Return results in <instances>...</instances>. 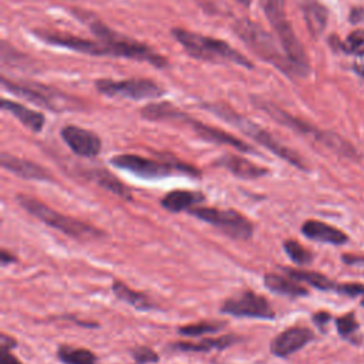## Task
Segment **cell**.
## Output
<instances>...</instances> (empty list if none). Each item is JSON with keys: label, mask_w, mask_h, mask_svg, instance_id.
Returning a JSON list of instances; mask_svg holds the SVG:
<instances>
[{"label": "cell", "mask_w": 364, "mask_h": 364, "mask_svg": "<svg viewBox=\"0 0 364 364\" xmlns=\"http://www.w3.org/2000/svg\"><path fill=\"white\" fill-rule=\"evenodd\" d=\"M74 13L88 26V28L95 34L98 41H101L107 47L109 55L145 61L158 68H164L168 65V60L164 55L158 54L155 50H152L149 46L114 31L91 13H84L78 10H75Z\"/></svg>", "instance_id": "obj_1"}, {"label": "cell", "mask_w": 364, "mask_h": 364, "mask_svg": "<svg viewBox=\"0 0 364 364\" xmlns=\"http://www.w3.org/2000/svg\"><path fill=\"white\" fill-rule=\"evenodd\" d=\"M266 18L273 27L283 54L290 63L294 75L306 77L310 73V63L303 44L297 38L286 13V0H260Z\"/></svg>", "instance_id": "obj_2"}, {"label": "cell", "mask_w": 364, "mask_h": 364, "mask_svg": "<svg viewBox=\"0 0 364 364\" xmlns=\"http://www.w3.org/2000/svg\"><path fill=\"white\" fill-rule=\"evenodd\" d=\"M172 36L192 58L219 64L229 63L246 68H253V63L246 55L239 53L223 40L203 36L181 27L172 28Z\"/></svg>", "instance_id": "obj_3"}, {"label": "cell", "mask_w": 364, "mask_h": 364, "mask_svg": "<svg viewBox=\"0 0 364 364\" xmlns=\"http://www.w3.org/2000/svg\"><path fill=\"white\" fill-rule=\"evenodd\" d=\"M141 115L145 119H151V121H172V122H181L182 125L189 127L191 129H193L200 138H203L205 141L213 142V144H223V145H229L240 152H252V154H257L250 145H247L246 142H243L242 139L236 138L232 134H228L219 128L210 127L208 124H203L192 117H189L186 112L178 109L176 107H173L169 102H156V104H149L145 105L141 109Z\"/></svg>", "instance_id": "obj_4"}, {"label": "cell", "mask_w": 364, "mask_h": 364, "mask_svg": "<svg viewBox=\"0 0 364 364\" xmlns=\"http://www.w3.org/2000/svg\"><path fill=\"white\" fill-rule=\"evenodd\" d=\"M203 107L206 109H209L210 112H213L215 115H218L219 118H222L223 121L229 122L230 125L236 127L237 129H240L243 134H246L247 136H250L253 141H256L257 144H260L262 146H264L266 149H269L270 152H273L274 155H277L279 158L284 159L286 162H289L290 165L306 171L307 166L304 164V161L299 156L297 152H294L293 149L282 145L276 138H273L272 134H269L266 129H263L262 127H259L256 122L250 121L249 118L243 117L242 114L236 112L232 107H229L228 104L223 102H210V104H203Z\"/></svg>", "instance_id": "obj_5"}, {"label": "cell", "mask_w": 364, "mask_h": 364, "mask_svg": "<svg viewBox=\"0 0 364 364\" xmlns=\"http://www.w3.org/2000/svg\"><path fill=\"white\" fill-rule=\"evenodd\" d=\"M252 100V104L264 111L269 117H272L274 121H277L279 124L293 129L294 132H299L301 135H307V136H311L314 138L316 141L324 144L327 148L344 155V156H350V158H355L357 156V152L355 149L346 141L343 139L340 135L334 134V132H328V131H321V129H317L316 127L290 115L289 112L283 111L282 108H279L277 105H274L273 102H269L260 97H256V95H252L250 97Z\"/></svg>", "instance_id": "obj_6"}, {"label": "cell", "mask_w": 364, "mask_h": 364, "mask_svg": "<svg viewBox=\"0 0 364 364\" xmlns=\"http://www.w3.org/2000/svg\"><path fill=\"white\" fill-rule=\"evenodd\" d=\"M17 202L33 216L40 219L43 223L61 230L63 233L78 239V240H91L102 236V232L82 220L63 215L48 205L40 202L38 199L28 195H17Z\"/></svg>", "instance_id": "obj_7"}, {"label": "cell", "mask_w": 364, "mask_h": 364, "mask_svg": "<svg viewBox=\"0 0 364 364\" xmlns=\"http://www.w3.org/2000/svg\"><path fill=\"white\" fill-rule=\"evenodd\" d=\"M236 36L262 60L274 65L287 75H294V71L286 55L279 51L270 34L257 23L249 18H239L233 24Z\"/></svg>", "instance_id": "obj_8"}, {"label": "cell", "mask_w": 364, "mask_h": 364, "mask_svg": "<svg viewBox=\"0 0 364 364\" xmlns=\"http://www.w3.org/2000/svg\"><path fill=\"white\" fill-rule=\"evenodd\" d=\"M1 85L11 94L28 100L51 111H65L80 107L78 100L65 95L58 90H53L50 87L40 85L36 82H18L7 77H1Z\"/></svg>", "instance_id": "obj_9"}, {"label": "cell", "mask_w": 364, "mask_h": 364, "mask_svg": "<svg viewBox=\"0 0 364 364\" xmlns=\"http://www.w3.org/2000/svg\"><path fill=\"white\" fill-rule=\"evenodd\" d=\"M109 162L121 169L127 171L142 179H158L165 178L173 172H183L189 175H198V169L186 164H175V162H161L151 158H144L132 154H121L109 159Z\"/></svg>", "instance_id": "obj_10"}, {"label": "cell", "mask_w": 364, "mask_h": 364, "mask_svg": "<svg viewBox=\"0 0 364 364\" xmlns=\"http://www.w3.org/2000/svg\"><path fill=\"white\" fill-rule=\"evenodd\" d=\"M192 216L215 226L222 233L233 239L246 240L253 233L252 222L242 213L233 209H215V208H192L188 210Z\"/></svg>", "instance_id": "obj_11"}, {"label": "cell", "mask_w": 364, "mask_h": 364, "mask_svg": "<svg viewBox=\"0 0 364 364\" xmlns=\"http://www.w3.org/2000/svg\"><path fill=\"white\" fill-rule=\"evenodd\" d=\"M98 92L108 97H121L128 100H154L165 94V90L152 80L129 78V80H107L95 81Z\"/></svg>", "instance_id": "obj_12"}, {"label": "cell", "mask_w": 364, "mask_h": 364, "mask_svg": "<svg viewBox=\"0 0 364 364\" xmlns=\"http://www.w3.org/2000/svg\"><path fill=\"white\" fill-rule=\"evenodd\" d=\"M220 310L222 313L235 317H252L263 320L274 318V311L267 299L252 290H245L226 299L220 306Z\"/></svg>", "instance_id": "obj_13"}, {"label": "cell", "mask_w": 364, "mask_h": 364, "mask_svg": "<svg viewBox=\"0 0 364 364\" xmlns=\"http://www.w3.org/2000/svg\"><path fill=\"white\" fill-rule=\"evenodd\" d=\"M37 38L51 46H58L68 48L71 51H77L88 55H109L107 47L101 41H92L84 37H77L73 34L61 33V31H50V30H34L33 31Z\"/></svg>", "instance_id": "obj_14"}, {"label": "cell", "mask_w": 364, "mask_h": 364, "mask_svg": "<svg viewBox=\"0 0 364 364\" xmlns=\"http://www.w3.org/2000/svg\"><path fill=\"white\" fill-rule=\"evenodd\" d=\"M61 138L74 154L84 158H94L101 151L100 136L90 129L77 125H65L61 129Z\"/></svg>", "instance_id": "obj_15"}, {"label": "cell", "mask_w": 364, "mask_h": 364, "mask_svg": "<svg viewBox=\"0 0 364 364\" xmlns=\"http://www.w3.org/2000/svg\"><path fill=\"white\" fill-rule=\"evenodd\" d=\"M313 337L314 334L310 328L294 326L277 334V337L270 344V350L274 355L286 358L303 348L307 343L313 340Z\"/></svg>", "instance_id": "obj_16"}, {"label": "cell", "mask_w": 364, "mask_h": 364, "mask_svg": "<svg viewBox=\"0 0 364 364\" xmlns=\"http://www.w3.org/2000/svg\"><path fill=\"white\" fill-rule=\"evenodd\" d=\"M0 162L4 169L18 175L20 178L34 179V181H53L51 173L46 168L40 166L36 162L14 156L11 154L3 152L0 156Z\"/></svg>", "instance_id": "obj_17"}, {"label": "cell", "mask_w": 364, "mask_h": 364, "mask_svg": "<svg viewBox=\"0 0 364 364\" xmlns=\"http://www.w3.org/2000/svg\"><path fill=\"white\" fill-rule=\"evenodd\" d=\"M216 165L228 169L237 178H243V179H256V178H260L267 173L266 168H262V166L250 162L249 159L235 155V154H226V155L220 156L216 161Z\"/></svg>", "instance_id": "obj_18"}, {"label": "cell", "mask_w": 364, "mask_h": 364, "mask_svg": "<svg viewBox=\"0 0 364 364\" xmlns=\"http://www.w3.org/2000/svg\"><path fill=\"white\" fill-rule=\"evenodd\" d=\"M301 232L306 237L321 243L343 245L347 242L344 232L320 220H306L301 226Z\"/></svg>", "instance_id": "obj_19"}, {"label": "cell", "mask_w": 364, "mask_h": 364, "mask_svg": "<svg viewBox=\"0 0 364 364\" xmlns=\"http://www.w3.org/2000/svg\"><path fill=\"white\" fill-rule=\"evenodd\" d=\"M1 109L9 111L11 115H14L24 127H27L30 131L33 132H40L44 127L46 118L43 114L20 104V102H14L10 100L3 98L1 100Z\"/></svg>", "instance_id": "obj_20"}, {"label": "cell", "mask_w": 364, "mask_h": 364, "mask_svg": "<svg viewBox=\"0 0 364 364\" xmlns=\"http://www.w3.org/2000/svg\"><path fill=\"white\" fill-rule=\"evenodd\" d=\"M264 286L277 294L287 296V297H300L306 296L307 290L297 280L290 276H282L276 273H266L264 274Z\"/></svg>", "instance_id": "obj_21"}, {"label": "cell", "mask_w": 364, "mask_h": 364, "mask_svg": "<svg viewBox=\"0 0 364 364\" xmlns=\"http://www.w3.org/2000/svg\"><path fill=\"white\" fill-rule=\"evenodd\" d=\"M239 338L232 336V334H228V336H220V337H216V338H205V340H200L198 343H188V341H178V343H173L171 344V347L173 350H178V351H191V353H203V351H212V350H223V348H228L229 346L237 343Z\"/></svg>", "instance_id": "obj_22"}, {"label": "cell", "mask_w": 364, "mask_h": 364, "mask_svg": "<svg viewBox=\"0 0 364 364\" xmlns=\"http://www.w3.org/2000/svg\"><path fill=\"white\" fill-rule=\"evenodd\" d=\"M203 199H205V196L199 192L172 191L162 198L161 205L166 210L178 213V212L186 210V209H192V206H195L196 203H200Z\"/></svg>", "instance_id": "obj_23"}, {"label": "cell", "mask_w": 364, "mask_h": 364, "mask_svg": "<svg viewBox=\"0 0 364 364\" xmlns=\"http://www.w3.org/2000/svg\"><path fill=\"white\" fill-rule=\"evenodd\" d=\"M303 16L306 20V26L313 37H318L327 23V10L316 0H306L303 3Z\"/></svg>", "instance_id": "obj_24"}, {"label": "cell", "mask_w": 364, "mask_h": 364, "mask_svg": "<svg viewBox=\"0 0 364 364\" xmlns=\"http://www.w3.org/2000/svg\"><path fill=\"white\" fill-rule=\"evenodd\" d=\"M112 293L122 301L131 304L132 307L138 310H149L154 307L149 297L141 291H135L131 287H128L125 283L119 280H114L112 283Z\"/></svg>", "instance_id": "obj_25"}, {"label": "cell", "mask_w": 364, "mask_h": 364, "mask_svg": "<svg viewBox=\"0 0 364 364\" xmlns=\"http://www.w3.org/2000/svg\"><path fill=\"white\" fill-rule=\"evenodd\" d=\"M283 272L293 277L297 282H304L318 290H336L338 284L331 282L328 277H326L321 273L310 272V270H300V269H290V267H282Z\"/></svg>", "instance_id": "obj_26"}, {"label": "cell", "mask_w": 364, "mask_h": 364, "mask_svg": "<svg viewBox=\"0 0 364 364\" xmlns=\"http://www.w3.org/2000/svg\"><path fill=\"white\" fill-rule=\"evenodd\" d=\"M58 360L64 364H95L97 355L81 347H73V346H60L57 350Z\"/></svg>", "instance_id": "obj_27"}, {"label": "cell", "mask_w": 364, "mask_h": 364, "mask_svg": "<svg viewBox=\"0 0 364 364\" xmlns=\"http://www.w3.org/2000/svg\"><path fill=\"white\" fill-rule=\"evenodd\" d=\"M90 178L97 182L100 186L114 192L115 195L124 198V199H131V192L128 186H125L119 179H117L114 175H111L105 169H94L90 172Z\"/></svg>", "instance_id": "obj_28"}, {"label": "cell", "mask_w": 364, "mask_h": 364, "mask_svg": "<svg viewBox=\"0 0 364 364\" xmlns=\"http://www.w3.org/2000/svg\"><path fill=\"white\" fill-rule=\"evenodd\" d=\"M223 327H225L223 321H202V323H195V324H188V326L179 327L178 333L182 336H188V337H198L202 334L216 333Z\"/></svg>", "instance_id": "obj_29"}, {"label": "cell", "mask_w": 364, "mask_h": 364, "mask_svg": "<svg viewBox=\"0 0 364 364\" xmlns=\"http://www.w3.org/2000/svg\"><path fill=\"white\" fill-rule=\"evenodd\" d=\"M283 249L296 264L303 266L311 262V253L296 240H286L283 243Z\"/></svg>", "instance_id": "obj_30"}, {"label": "cell", "mask_w": 364, "mask_h": 364, "mask_svg": "<svg viewBox=\"0 0 364 364\" xmlns=\"http://www.w3.org/2000/svg\"><path fill=\"white\" fill-rule=\"evenodd\" d=\"M336 324H337L338 333L343 337H350L358 328V323H357V320H355L353 313H347V314L338 317L336 320Z\"/></svg>", "instance_id": "obj_31"}, {"label": "cell", "mask_w": 364, "mask_h": 364, "mask_svg": "<svg viewBox=\"0 0 364 364\" xmlns=\"http://www.w3.org/2000/svg\"><path fill=\"white\" fill-rule=\"evenodd\" d=\"M131 354L136 364H149V363H156L159 360L158 354L152 348L145 347V346L134 347L131 350Z\"/></svg>", "instance_id": "obj_32"}, {"label": "cell", "mask_w": 364, "mask_h": 364, "mask_svg": "<svg viewBox=\"0 0 364 364\" xmlns=\"http://www.w3.org/2000/svg\"><path fill=\"white\" fill-rule=\"evenodd\" d=\"M341 48L344 51H348V53L363 51L364 50V30H358V31L351 33L347 37L346 43L341 44Z\"/></svg>", "instance_id": "obj_33"}, {"label": "cell", "mask_w": 364, "mask_h": 364, "mask_svg": "<svg viewBox=\"0 0 364 364\" xmlns=\"http://www.w3.org/2000/svg\"><path fill=\"white\" fill-rule=\"evenodd\" d=\"M0 364H23L16 355L11 354L10 348H6V347H1V360H0Z\"/></svg>", "instance_id": "obj_34"}, {"label": "cell", "mask_w": 364, "mask_h": 364, "mask_svg": "<svg viewBox=\"0 0 364 364\" xmlns=\"http://www.w3.org/2000/svg\"><path fill=\"white\" fill-rule=\"evenodd\" d=\"M354 70L364 78V50L358 51L354 58Z\"/></svg>", "instance_id": "obj_35"}, {"label": "cell", "mask_w": 364, "mask_h": 364, "mask_svg": "<svg viewBox=\"0 0 364 364\" xmlns=\"http://www.w3.org/2000/svg\"><path fill=\"white\" fill-rule=\"evenodd\" d=\"M331 317H330V314L327 313V311H318V313H316L314 316H313V320H314V323L318 326V327H323L324 324H327V321L330 320Z\"/></svg>", "instance_id": "obj_36"}, {"label": "cell", "mask_w": 364, "mask_h": 364, "mask_svg": "<svg viewBox=\"0 0 364 364\" xmlns=\"http://www.w3.org/2000/svg\"><path fill=\"white\" fill-rule=\"evenodd\" d=\"M16 346V340L7 334H1V338H0V347H6V348H13Z\"/></svg>", "instance_id": "obj_37"}, {"label": "cell", "mask_w": 364, "mask_h": 364, "mask_svg": "<svg viewBox=\"0 0 364 364\" xmlns=\"http://www.w3.org/2000/svg\"><path fill=\"white\" fill-rule=\"evenodd\" d=\"M0 259H1V264H3V266H6L7 263H11V262H16V257H13V255H10V253L6 252V250H1Z\"/></svg>", "instance_id": "obj_38"}, {"label": "cell", "mask_w": 364, "mask_h": 364, "mask_svg": "<svg viewBox=\"0 0 364 364\" xmlns=\"http://www.w3.org/2000/svg\"><path fill=\"white\" fill-rule=\"evenodd\" d=\"M235 1H237L239 4H242V6H245V7H249L250 3H252V0H235Z\"/></svg>", "instance_id": "obj_39"}, {"label": "cell", "mask_w": 364, "mask_h": 364, "mask_svg": "<svg viewBox=\"0 0 364 364\" xmlns=\"http://www.w3.org/2000/svg\"><path fill=\"white\" fill-rule=\"evenodd\" d=\"M361 304L364 306V294H363V299H361Z\"/></svg>", "instance_id": "obj_40"}]
</instances>
